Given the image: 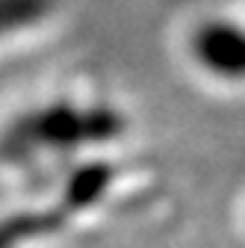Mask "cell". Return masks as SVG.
I'll return each mask as SVG.
<instances>
[{
    "mask_svg": "<svg viewBox=\"0 0 245 248\" xmlns=\"http://www.w3.org/2000/svg\"><path fill=\"white\" fill-rule=\"evenodd\" d=\"M192 59L219 80L245 83V24L225 18L204 21L192 33Z\"/></svg>",
    "mask_w": 245,
    "mask_h": 248,
    "instance_id": "1",
    "label": "cell"
},
{
    "mask_svg": "<svg viewBox=\"0 0 245 248\" xmlns=\"http://www.w3.org/2000/svg\"><path fill=\"white\" fill-rule=\"evenodd\" d=\"M56 12V0H0V45L45 27Z\"/></svg>",
    "mask_w": 245,
    "mask_h": 248,
    "instance_id": "2",
    "label": "cell"
}]
</instances>
